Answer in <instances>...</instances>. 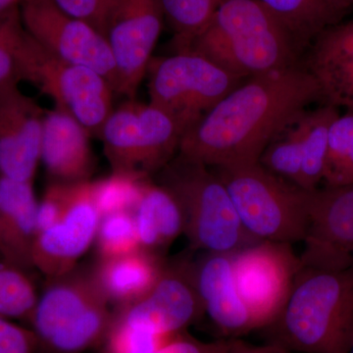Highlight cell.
<instances>
[{"instance_id":"1","label":"cell","mask_w":353,"mask_h":353,"mask_svg":"<svg viewBox=\"0 0 353 353\" xmlns=\"http://www.w3.org/2000/svg\"><path fill=\"white\" fill-rule=\"evenodd\" d=\"M315 101L317 83L303 63L246 79L183 134L179 155L210 168L256 163Z\"/></svg>"},{"instance_id":"2","label":"cell","mask_w":353,"mask_h":353,"mask_svg":"<svg viewBox=\"0 0 353 353\" xmlns=\"http://www.w3.org/2000/svg\"><path fill=\"white\" fill-rule=\"evenodd\" d=\"M353 320V264L301 266L266 343L294 353H347Z\"/></svg>"},{"instance_id":"3","label":"cell","mask_w":353,"mask_h":353,"mask_svg":"<svg viewBox=\"0 0 353 353\" xmlns=\"http://www.w3.org/2000/svg\"><path fill=\"white\" fill-rule=\"evenodd\" d=\"M185 51L248 79L301 64L305 50L259 0H226Z\"/></svg>"},{"instance_id":"4","label":"cell","mask_w":353,"mask_h":353,"mask_svg":"<svg viewBox=\"0 0 353 353\" xmlns=\"http://www.w3.org/2000/svg\"><path fill=\"white\" fill-rule=\"evenodd\" d=\"M31 317L39 343L52 353H82L101 347L114 320L94 270L77 266L48 280Z\"/></svg>"},{"instance_id":"5","label":"cell","mask_w":353,"mask_h":353,"mask_svg":"<svg viewBox=\"0 0 353 353\" xmlns=\"http://www.w3.org/2000/svg\"><path fill=\"white\" fill-rule=\"evenodd\" d=\"M160 172V185L182 208L185 231L194 250L233 253L257 243L241 225L224 183L205 165L173 158Z\"/></svg>"},{"instance_id":"6","label":"cell","mask_w":353,"mask_h":353,"mask_svg":"<svg viewBox=\"0 0 353 353\" xmlns=\"http://www.w3.org/2000/svg\"><path fill=\"white\" fill-rule=\"evenodd\" d=\"M224 183L246 232L256 241H303L307 190L264 169L259 162L212 168Z\"/></svg>"},{"instance_id":"7","label":"cell","mask_w":353,"mask_h":353,"mask_svg":"<svg viewBox=\"0 0 353 353\" xmlns=\"http://www.w3.org/2000/svg\"><path fill=\"white\" fill-rule=\"evenodd\" d=\"M183 134L166 111L128 99L113 109L99 138L112 173L148 178L173 159Z\"/></svg>"},{"instance_id":"8","label":"cell","mask_w":353,"mask_h":353,"mask_svg":"<svg viewBox=\"0 0 353 353\" xmlns=\"http://www.w3.org/2000/svg\"><path fill=\"white\" fill-rule=\"evenodd\" d=\"M146 75L150 103L173 116L183 134L246 80L192 51L152 58Z\"/></svg>"},{"instance_id":"9","label":"cell","mask_w":353,"mask_h":353,"mask_svg":"<svg viewBox=\"0 0 353 353\" xmlns=\"http://www.w3.org/2000/svg\"><path fill=\"white\" fill-rule=\"evenodd\" d=\"M22 80L38 87L55 102V108L78 121L92 136H101L113 111L115 94L101 74L55 57L28 34L22 53Z\"/></svg>"},{"instance_id":"10","label":"cell","mask_w":353,"mask_h":353,"mask_svg":"<svg viewBox=\"0 0 353 353\" xmlns=\"http://www.w3.org/2000/svg\"><path fill=\"white\" fill-rule=\"evenodd\" d=\"M292 245L260 241L232 253L236 288L256 330L272 324L289 297L301 267Z\"/></svg>"},{"instance_id":"11","label":"cell","mask_w":353,"mask_h":353,"mask_svg":"<svg viewBox=\"0 0 353 353\" xmlns=\"http://www.w3.org/2000/svg\"><path fill=\"white\" fill-rule=\"evenodd\" d=\"M20 15L26 31L43 50L101 74L116 94L117 69L108 39L101 32L63 12L52 0H23Z\"/></svg>"},{"instance_id":"12","label":"cell","mask_w":353,"mask_h":353,"mask_svg":"<svg viewBox=\"0 0 353 353\" xmlns=\"http://www.w3.org/2000/svg\"><path fill=\"white\" fill-rule=\"evenodd\" d=\"M164 21L160 0H111L103 34L117 69L116 94L136 97Z\"/></svg>"},{"instance_id":"13","label":"cell","mask_w":353,"mask_h":353,"mask_svg":"<svg viewBox=\"0 0 353 353\" xmlns=\"http://www.w3.org/2000/svg\"><path fill=\"white\" fill-rule=\"evenodd\" d=\"M204 316L190 259L166 262L163 273L143 299L114 309V320L159 336L182 333Z\"/></svg>"},{"instance_id":"14","label":"cell","mask_w":353,"mask_h":353,"mask_svg":"<svg viewBox=\"0 0 353 353\" xmlns=\"http://www.w3.org/2000/svg\"><path fill=\"white\" fill-rule=\"evenodd\" d=\"M301 266L343 269L353 264V183L309 192Z\"/></svg>"},{"instance_id":"15","label":"cell","mask_w":353,"mask_h":353,"mask_svg":"<svg viewBox=\"0 0 353 353\" xmlns=\"http://www.w3.org/2000/svg\"><path fill=\"white\" fill-rule=\"evenodd\" d=\"M90 182L75 183L61 218L37 234L32 264L48 280L75 269L79 259L94 243L101 216L92 199Z\"/></svg>"},{"instance_id":"16","label":"cell","mask_w":353,"mask_h":353,"mask_svg":"<svg viewBox=\"0 0 353 353\" xmlns=\"http://www.w3.org/2000/svg\"><path fill=\"white\" fill-rule=\"evenodd\" d=\"M44 115L18 83L0 88V176L32 182L41 161Z\"/></svg>"},{"instance_id":"17","label":"cell","mask_w":353,"mask_h":353,"mask_svg":"<svg viewBox=\"0 0 353 353\" xmlns=\"http://www.w3.org/2000/svg\"><path fill=\"white\" fill-rule=\"evenodd\" d=\"M192 265L204 315L224 339H239L256 331L236 288L232 253L204 252Z\"/></svg>"},{"instance_id":"18","label":"cell","mask_w":353,"mask_h":353,"mask_svg":"<svg viewBox=\"0 0 353 353\" xmlns=\"http://www.w3.org/2000/svg\"><path fill=\"white\" fill-rule=\"evenodd\" d=\"M303 65L322 104L353 109V20L324 30L309 46Z\"/></svg>"},{"instance_id":"19","label":"cell","mask_w":353,"mask_h":353,"mask_svg":"<svg viewBox=\"0 0 353 353\" xmlns=\"http://www.w3.org/2000/svg\"><path fill=\"white\" fill-rule=\"evenodd\" d=\"M90 137L92 134L68 114L57 108L46 111L41 160L53 182H90L95 167Z\"/></svg>"},{"instance_id":"20","label":"cell","mask_w":353,"mask_h":353,"mask_svg":"<svg viewBox=\"0 0 353 353\" xmlns=\"http://www.w3.org/2000/svg\"><path fill=\"white\" fill-rule=\"evenodd\" d=\"M37 209L32 182L0 176V252L18 266H34Z\"/></svg>"},{"instance_id":"21","label":"cell","mask_w":353,"mask_h":353,"mask_svg":"<svg viewBox=\"0 0 353 353\" xmlns=\"http://www.w3.org/2000/svg\"><path fill=\"white\" fill-rule=\"evenodd\" d=\"M165 265L162 256L141 248L121 256L99 260L92 270L109 303L118 309L148 294L161 277Z\"/></svg>"},{"instance_id":"22","label":"cell","mask_w":353,"mask_h":353,"mask_svg":"<svg viewBox=\"0 0 353 353\" xmlns=\"http://www.w3.org/2000/svg\"><path fill=\"white\" fill-rule=\"evenodd\" d=\"M141 250L162 256L185 231L182 208L170 190L146 181L132 211Z\"/></svg>"},{"instance_id":"23","label":"cell","mask_w":353,"mask_h":353,"mask_svg":"<svg viewBox=\"0 0 353 353\" xmlns=\"http://www.w3.org/2000/svg\"><path fill=\"white\" fill-rule=\"evenodd\" d=\"M339 114V108L322 104L313 110L305 109L294 120L303 152L301 188L304 190L313 192L323 183L330 129Z\"/></svg>"},{"instance_id":"24","label":"cell","mask_w":353,"mask_h":353,"mask_svg":"<svg viewBox=\"0 0 353 353\" xmlns=\"http://www.w3.org/2000/svg\"><path fill=\"white\" fill-rule=\"evenodd\" d=\"M290 30L304 50L343 15L332 0H259Z\"/></svg>"},{"instance_id":"25","label":"cell","mask_w":353,"mask_h":353,"mask_svg":"<svg viewBox=\"0 0 353 353\" xmlns=\"http://www.w3.org/2000/svg\"><path fill=\"white\" fill-rule=\"evenodd\" d=\"M226 0H160L164 19L174 34L176 52L190 44L208 27Z\"/></svg>"},{"instance_id":"26","label":"cell","mask_w":353,"mask_h":353,"mask_svg":"<svg viewBox=\"0 0 353 353\" xmlns=\"http://www.w3.org/2000/svg\"><path fill=\"white\" fill-rule=\"evenodd\" d=\"M324 187H341L353 183V109L334 120L329 132Z\"/></svg>"},{"instance_id":"27","label":"cell","mask_w":353,"mask_h":353,"mask_svg":"<svg viewBox=\"0 0 353 353\" xmlns=\"http://www.w3.org/2000/svg\"><path fill=\"white\" fill-rule=\"evenodd\" d=\"M294 120L266 146L259 158V163L273 175L301 188L303 152Z\"/></svg>"},{"instance_id":"28","label":"cell","mask_w":353,"mask_h":353,"mask_svg":"<svg viewBox=\"0 0 353 353\" xmlns=\"http://www.w3.org/2000/svg\"><path fill=\"white\" fill-rule=\"evenodd\" d=\"M148 178L112 173L101 180L90 182L92 196L101 217L113 213L132 212Z\"/></svg>"},{"instance_id":"29","label":"cell","mask_w":353,"mask_h":353,"mask_svg":"<svg viewBox=\"0 0 353 353\" xmlns=\"http://www.w3.org/2000/svg\"><path fill=\"white\" fill-rule=\"evenodd\" d=\"M94 243L99 260L141 250L132 212L124 211L101 217Z\"/></svg>"},{"instance_id":"30","label":"cell","mask_w":353,"mask_h":353,"mask_svg":"<svg viewBox=\"0 0 353 353\" xmlns=\"http://www.w3.org/2000/svg\"><path fill=\"white\" fill-rule=\"evenodd\" d=\"M27 38L17 6L0 16V88L22 80V53Z\"/></svg>"},{"instance_id":"31","label":"cell","mask_w":353,"mask_h":353,"mask_svg":"<svg viewBox=\"0 0 353 353\" xmlns=\"http://www.w3.org/2000/svg\"><path fill=\"white\" fill-rule=\"evenodd\" d=\"M38 299L31 281L22 272L0 269V316L31 317Z\"/></svg>"},{"instance_id":"32","label":"cell","mask_w":353,"mask_h":353,"mask_svg":"<svg viewBox=\"0 0 353 353\" xmlns=\"http://www.w3.org/2000/svg\"><path fill=\"white\" fill-rule=\"evenodd\" d=\"M173 336L152 334L113 320L101 343V353H153Z\"/></svg>"},{"instance_id":"33","label":"cell","mask_w":353,"mask_h":353,"mask_svg":"<svg viewBox=\"0 0 353 353\" xmlns=\"http://www.w3.org/2000/svg\"><path fill=\"white\" fill-rule=\"evenodd\" d=\"M75 183L53 182L44 192L37 209V234L54 225L61 218L73 194Z\"/></svg>"},{"instance_id":"34","label":"cell","mask_w":353,"mask_h":353,"mask_svg":"<svg viewBox=\"0 0 353 353\" xmlns=\"http://www.w3.org/2000/svg\"><path fill=\"white\" fill-rule=\"evenodd\" d=\"M70 16L85 21L103 34L104 22L111 0H52ZM104 36V34H103Z\"/></svg>"},{"instance_id":"35","label":"cell","mask_w":353,"mask_h":353,"mask_svg":"<svg viewBox=\"0 0 353 353\" xmlns=\"http://www.w3.org/2000/svg\"><path fill=\"white\" fill-rule=\"evenodd\" d=\"M231 339L204 341L194 338L187 331L176 334L153 353H228Z\"/></svg>"},{"instance_id":"36","label":"cell","mask_w":353,"mask_h":353,"mask_svg":"<svg viewBox=\"0 0 353 353\" xmlns=\"http://www.w3.org/2000/svg\"><path fill=\"white\" fill-rule=\"evenodd\" d=\"M38 345L34 331L17 326L0 316V353H34Z\"/></svg>"},{"instance_id":"37","label":"cell","mask_w":353,"mask_h":353,"mask_svg":"<svg viewBox=\"0 0 353 353\" xmlns=\"http://www.w3.org/2000/svg\"><path fill=\"white\" fill-rule=\"evenodd\" d=\"M228 353H294L285 350L284 347H278L272 343L264 345H254L248 341L239 339H231L229 352Z\"/></svg>"},{"instance_id":"38","label":"cell","mask_w":353,"mask_h":353,"mask_svg":"<svg viewBox=\"0 0 353 353\" xmlns=\"http://www.w3.org/2000/svg\"><path fill=\"white\" fill-rule=\"evenodd\" d=\"M336 10L345 16L348 11L353 9V0H332Z\"/></svg>"},{"instance_id":"39","label":"cell","mask_w":353,"mask_h":353,"mask_svg":"<svg viewBox=\"0 0 353 353\" xmlns=\"http://www.w3.org/2000/svg\"><path fill=\"white\" fill-rule=\"evenodd\" d=\"M18 0H0V16L10 11L17 3Z\"/></svg>"},{"instance_id":"40","label":"cell","mask_w":353,"mask_h":353,"mask_svg":"<svg viewBox=\"0 0 353 353\" xmlns=\"http://www.w3.org/2000/svg\"><path fill=\"white\" fill-rule=\"evenodd\" d=\"M347 353H353V320H352V330H350V345H348Z\"/></svg>"}]
</instances>
